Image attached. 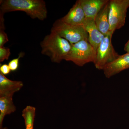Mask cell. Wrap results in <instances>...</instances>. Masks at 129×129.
I'll list each match as a JSON object with an SVG mask.
<instances>
[{
    "label": "cell",
    "instance_id": "cell-7",
    "mask_svg": "<svg viewBox=\"0 0 129 129\" xmlns=\"http://www.w3.org/2000/svg\"><path fill=\"white\" fill-rule=\"evenodd\" d=\"M85 18L80 0H78L76 1L67 15L60 19L63 22L69 25H82L84 24Z\"/></svg>",
    "mask_w": 129,
    "mask_h": 129
},
{
    "label": "cell",
    "instance_id": "cell-11",
    "mask_svg": "<svg viewBox=\"0 0 129 129\" xmlns=\"http://www.w3.org/2000/svg\"><path fill=\"white\" fill-rule=\"evenodd\" d=\"M108 0H80L86 18L95 19L101 9L108 2Z\"/></svg>",
    "mask_w": 129,
    "mask_h": 129
},
{
    "label": "cell",
    "instance_id": "cell-14",
    "mask_svg": "<svg viewBox=\"0 0 129 129\" xmlns=\"http://www.w3.org/2000/svg\"><path fill=\"white\" fill-rule=\"evenodd\" d=\"M36 111V108L30 106H27L22 111V116L25 122V129H34Z\"/></svg>",
    "mask_w": 129,
    "mask_h": 129
},
{
    "label": "cell",
    "instance_id": "cell-4",
    "mask_svg": "<svg viewBox=\"0 0 129 129\" xmlns=\"http://www.w3.org/2000/svg\"><path fill=\"white\" fill-rule=\"evenodd\" d=\"M51 31L55 32L71 44L82 40L88 41V34L84 25H72L63 22L61 19L53 24Z\"/></svg>",
    "mask_w": 129,
    "mask_h": 129
},
{
    "label": "cell",
    "instance_id": "cell-1",
    "mask_svg": "<svg viewBox=\"0 0 129 129\" xmlns=\"http://www.w3.org/2000/svg\"><path fill=\"white\" fill-rule=\"evenodd\" d=\"M1 12H24L33 19L44 21L47 16L46 3L43 0H1Z\"/></svg>",
    "mask_w": 129,
    "mask_h": 129
},
{
    "label": "cell",
    "instance_id": "cell-9",
    "mask_svg": "<svg viewBox=\"0 0 129 129\" xmlns=\"http://www.w3.org/2000/svg\"><path fill=\"white\" fill-rule=\"evenodd\" d=\"M83 25L88 33L89 42L96 51L105 36L98 29L94 19L86 18Z\"/></svg>",
    "mask_w": 129,
    "mask_h": 129
},
{
    "label": "cell",
    "instance_id": "cell-18",
    "mask_svg": "<svg viewBox=\"0 0 129 129\" xmlns=\"http://www.w3.org/2000/svg\"><path fill=\"white\" fill-rule=\"evenodd\" d=\"M11 72V69L8 64H4L1 65L0 67V73L4 75L9 74Z\"/></svg>",
    "mask_w": 129,
    "mask_h": 129
},
{
    "label": "cell",
    "instance_id": "cell-15",
    "mask_svg": "<svg viewBox=\"0 0 129 129\" xmlns=\"http://www.w3.org/2000/svg\"><path fill=\"white\" fill-rule=\"evenodd\" d=\"M4 14L0 13V47H4L7 42L9 41L7 34L5 32V20Z\"/></svg>",
    "mask_w": 129,
    "mask_h": 129
},
{
    "label": "cell",
    "instance_id": "cell-5",
    "mask_svg": "<svg viewBox=\"0 0 129 129\" xmlns=\"http://www.w3.org/2000/svg\"><path fill=\"white\" fill-rule=\"evenodd\" d=\"M113 34L110 32L105 36L97 49L95 60L93 63L97 69L103 70L108 64L119 56L115 51L112 44Z\"/></svg>",
    "mask_w": 129,
    "mask_h": 129
},
{
    "label": "cell",
    "instance_id": "cell-17",
    "mask_svg": "<svg viewBox=\"0 0 129 129\" xmlns=\"http://www.w3.org/2000/svg\"><path fill=\"white\" fill-rule=\"evenodd\" d=\"M11 55L10 48L8 47H0V62H2L5 60H8Z\"/></svg>",
    "mask_w": 129,
    "mask_h": 129
},
{
    "label": "cell",
    "instance_id": "cell-10",
    "mask_svg": "<svg viewBox=\"0 0 129 129\" xmlns=\"http://www.w3.org/2000/svg\"><path fill=\"white\" fill-rule=\"evenodd\" d=\"M23 86L22 81L11 80L0 73V96H13Z\"/></svg>",
    "mask_w": 129,
    "mask_h": 129
},
{
    "label": "cell",
    "instance_id": "cell-12",
    "mask_svg": "<svg viewBox=\"0 0 129 129\" xmlns=\"http://www.w3.org/2000/svg\"><path fill=\"white\" fill-rule=\"evenodd\" d=\"M109 1L96 16L95 23L99 30L105 36L108 35L110 31L109 22Z\"/></svg>",
    "mask_w": 129,
    "mask_h": 129
},
{
    "label": "cell",
    "instance_id": "cell-8",
    "mask_svg": "<svg viewBox=\"0 0 129 129\" xmlns=\"http://www.w3.org/2000/svg\"><path fill=\"white\" fill-rule=\"evenodd\" d=\"M129 68V53H127L118 57L109 63L103 69L104 74L109 78L122 71Z\"/></svg>",
    "mask_w": 129,
    "mask_h": 129
},
{
    "label": "cell",
    "instance_id": "cell-2",
    "mask_svg": "<svg viewBox=\"0 0 129 129\" xmlns=\"http://www.w3.org/2000/svg\"><path fill=\"white\" fill-rule=\"evenodd\" d=\"M40 46L42 54L49 57L52 62L57 63L65 60L72 47V44L68 40L51 31L44 37Z\"/></svg>",
    "mask_w": 129,
    "mask_h": 129
},
{
    "label": "cell",
    "instance_id": "cell-16",
    "mask_svg": "<svg viewBox=\"0 0 129 129\" xmlns=\"http://www.w3.org/2000/svg\"><path fill=\"white\" fill-rule=\"evenodd\" d=\"M24 55V53H20L18 57L17 58H14L10 61L8 63L9 66L11 71L14 72L16 71L18 68L19 66V61L20 58Z\"/></svg>",
    "mask_w": 129,
    "mask_h": 129
},
{
    "label": "cell",
    "instance_id": "cell-3",
    "mask_svg": "<svg viewBox=\"0 0 129 129\" xmlns=\"http://www.w3.org/2000/svg\"><path fill=\"white\" fill-rule=\"evenodd\" d=\"M96 51L88 41L82 40L72 44L71 50L65 58L79 67L88 63L94 62Z\"/></svg>",
    "mask_w": 129,
    "mask_h": 129
},
{
    "label": "cell",
    "instance_id": "cell-19",
    "mask_svg": "<svg viewBox=\"0 0 129 129\" xmlns=\"http://www.w3.org/2000/svg\"><path fill=\"white\" fill-rule=\"evenodd\" d=\"M124 50L127 52V53H129V39L128 41L125 45Z\"/></svg>",
    "mask_w": 129,
    "mask_h": 129
},
{
    "label": "cell",
    "instance_id": "cell-13",
    "mask_svg": "<svg viewBox=\"0 0 129 129\" xmlns=\"http://www.w3.org/2000/svg\"><path fill=\"white\" fill-rule=\"evenodd\" d=\"M13 97L0 96V129L3 128V123L6 115L11 114L16 111Z\"/></svg>",
    "mask_w": 129,
    "mask_h": 129
},
{
    "label": "cell",
    "instance_id": "cell-20",
    "mask_svg": "<svg viewBox=\"0 0 129 129\" xmlns=\"http://www.w3.org/2000/svg\"><path fill=\"white\" fill-rule=\"evenodd\" d=\"M1 129H8V128H7V127H5V128H2Z\"/></svg>",
    "mask_w": 129,
    "mask_h": 129
},
{
    "label": "cell",
    "instance_id": "cell-6",
    "mask_svg": "<svg viewBox=\"0 0 129 129\" xmlns=\"http://www.w3.org/2000/svg\"><path fill=\"white\" fill-rule=\"evenodd\" d=\"M129 7V0L109 1V18L111 33L114 34L115 30L124 25Z\"/></svg>",
    "mask_w": 129,
    "mask_h": 129
}]
</instances>
